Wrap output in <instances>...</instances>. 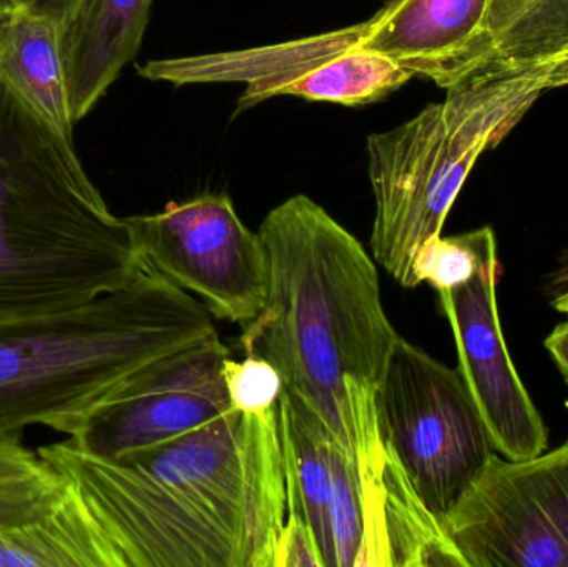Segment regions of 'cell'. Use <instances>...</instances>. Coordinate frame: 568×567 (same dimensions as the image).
Instances as JSON below:
<instances>
[{
  "mask_svg": "<svg viewBox=\"0 0 568 567\" xmlns=\"http://www.w3.org/2000/svg\"><path fill=\"white\" fill-rule=\"evenodd\" d=\"M92 519L105 567H275L286 522L278 406L232 412L142 452L37 449Z\"/></svg>",
  "mask_w": 568,
  "mask_h": 567,
  "instance_id": "1",
  "label": "cell"
},
{
  "mask_svg": "<svg viewBox=\"0 0 568 567\" xmlns=\"http://www.w3.org/2000/svg\"><path fill=\"white\" fill-rule=\"evenodd\" d=\"M10 9H13V7L10 6L7 0H0V17H2L3 13L9 12Z\"/></svg>",
  "mask_w": 568,
  "mask_h": 567,
  "instance_id": "26",
  "label": "cell"
},
{
  "mask_svg": "<svg viewBox=\"0 0 568 567\" xmlns=\"http://www.w3.org/2000/svg\"><path fill=\"white\" fill-rule=\"evenodd\" d=\"M153 0H83L60 27L73 122L82 120L139 53Z\"/></svg>",
  "mask_w": 568,
  "mask_h": 567,
  "instance_id": "13",
  "label": "cell"
},
{
  "mask_svg": "<svg viewBox=\"0 0 568 567\" xmlns=\"http://www.w3.org/2000/svg\"><path fill=\"white\" fill-rule=\"evenodd\" d=\"M222 375L236 412L263 415L278 406L283 379L268 360L246 355L245 360L236 362L230 356L223 363Z\"/></svg>",
  "mask_w": 568,
  "mask_h": 567,
  "instance_id": "20",
  "label": "cell"
},
{
  "mask_svg": "<svg viewBox=\"0 0 568 567\" xmlns=\"http://www.w3.org/2000/svg\"><path fill=\"white\" fill-rule=\"evenodd\" d=\"M557 285H559L560 288L568 286V255L567 259L564 260L562 269L559 270V275H557Z\"/></svg>",
  "mask_w": 568,
  "mask_h": 567,
  "instance_id": "25",
  "label": "cell"
},
{
  "mask_svg": "<svg viewBox=\"0 0 568 567\" xmlns=\"http://www.w3.org/2000/svg\"><path fill=\"white\" fill-rule=\"evenodd\" d=\"M376 412L381 439L443 522L497 453L463 376L397 336L377 388Z\"/></svg>",
  "mask_w": 568,
  "mask_h": 567,
  "instance_id": "6",
  "label": "cell"
},
{
  "mask_svg": "<svg viewBox=\"0 0 568 567\" xmlns=\"http://www.w3.org/2000/svg\"><path fill=\"white\" fill-rule=\"evenodd\" d=\"M549 355L556 362L560 375L564 376L568 386V320L567 322L559 323L556 328L550 332L544 342Z\"/></svg>",
  "mask_w": 568,
  "mask_h": 567,
  "instance_id": "23",
  "label": "cell"
},
{
  "mask_svg": "<svg viewBox=\"0 0 568 567\" xmlns=\"http://www.w3.org/2000/svg\"><path fill=\"white\" fill-rule=\"evenodd\" d=\"M552 306L557 312L566 313V315H568V286L560 288V292L554 296Z\"/></svg>",
  "mask_w": 568,
  "mask_h": 567,
  "instance_id": "24",
  "label": "cell"
},
{
  "mask_svg": "<svg viewBox=\"0 0 568 567\" xmlns=\"http://www.w3.org/2000/svg\"><path fill=\"white\" fill-rule=\"evenodd\" d=\"M230 356L219 335L160 360L69 438L90 455L120 458L215 422L233 409L222 375Z\"/></svg>",
  "mask_w": 568,
  "mask_h": 567,
  "instance_id": "10",
  "label": "cell"
},
{
  "mask_svg": "<svg viewBox=\"0 0 568 567\" xmlns=\"http://www.w3.org/2000/svg\"><path fill=\"white\" fill-rule=\"evenodd\" d=\"M499 263L497 240L490 226L427 240L410 263L406 288L429 283L437 293L457 288L479 275L484 269Z\"/></svg>",
  "mask_w": 568,
  "mask_h": 567,
  "instance_id": "19",
  "label": "cell"
},
{
  "mask_svg": "<svg viewBox=\"0 0 568 567\" xmlns=\"http://www.w3.org/2000/svg\"><path fill=\"white\" fill-rule=\"evenodd\" d=\"M568 50V0H490L479 73L552 59Z\"/></svg>",
  "mask_w": 568,
  "mask_h": 567,
  "instance_id": "16",
  "label": "cell"
},
{
  "mask_svg": "<svg viewBox=\"0 0 568 567\" xmlns=\"http://www.w3.org/2000/svg\"><path fill=\"white\" fill-rule=\"evenodd\" d=\"M219 336L212 313L143 265L135 282L60 312L0 322V436H73L139 373Z\"/></svg>",
  "mask_w": 568,
  "mask_h": 567,
  "instance_id": "4",
  "label": "cell"
},
{
  "mask_svg": "<svg viewBox=\"0 0 568 567\" xmlns=\"http://www.w3.org/2000/svg\"><path fill=\"white\" fill-rule=\"evenodd\" d=\"M67 493L63 476L19 438L0 436V529L52 512Z\"/></svg>",
  "mask_w": 568,
  "mask_h": 567,
  "instance_id": "18",
  "label": "cell"
},
{
  "mask_svg": "<svg viewBox=\"0 0 568 567\" xmlns=\"http://www.w3.org/2000/svg\"><path fill=\"white\" fill-rule=\"evenodd\" d=\"M125 220L143 265L199 296L213 316L245 325L262 312V240L242 222L230 196L206 193Z\"/></svg>",
  "mask_w": 568,
  "mask_h": 567,
  "instance_id": "9",
  "label": "cell"
},
{
  "mask_svg": "<svg viewBox=\"0 0 568 567\" xmlns=\"http://www.w3.org/2000/svg\"><path fill=\"white\" fill-rule=\"evenodd\" d=\"M0 567H105L92 519L69 483L52 512L0 529Z\"/></svg>",
  "mask_w": 568,
  "mask_h": 567,
  "instance_id": "15",
  "label": "cell"
},
{
  "mask_svg": "<svg viewBox=\"0 0 568 567\" xmlns=\"http://www.w3.org/2000/svg\"><path fill=\"white\" fill-rule=\"evenodd\" d=\"M139 73L173 85L243 83L239 112L282 95L367 105L413 79L383 55L356 49L347 27L253 49L150 60Z\"/></svg>",
  "mask_w": 568,
  "mask_h": 567,
  "instance_id": "8",
  "label": "cell"
},
{
  "mask_svg": "<svg viewBox=\"0 0 568 567\" xmlns=\"http://www.w3.org/2000/svg\"><path fill=\"white\" fill-rule=\"evenodd\" d=\"M275 567H324L310 526L296 513L286 512Z\"/></svg>",
  "mask_w": 568,
  "mask_h": 567,
  "instance_id": "21",
  "label": "cell"
},
{
  "mask_svg": "<svg viewBox=\"0 0 568 567\" xmlns=\"http://www.w3.org/2000/svg\"><path fill=\"white\" fill-rule=\"evenodd\" d=\"M13 9L33 13V16L47 17L60 27L72 19L73 13L80 9L83 0H7Z\"/></svg>",
  "mask_w": 568,
  "mask_h": 567,
  "instance_id": "22",
  "label": "cell"
},
{
  "mask_svg": "<svg viewBox=\"0 0 568 567\" xmlns=\"http://www.w3.org/2000/svg\"><path fill=\"white\" fill-rule=\"evenodd\" d=\"M384 446V522L390 567H466L440 519L424 505L393 449Z\"/></svg>",
  "mask_w": 568,
  "mask_h": 567,
  "instance_id": "17",
  "label": "cell"
},
{
  "mask_svg": "<svg viewBox=\"0 0 568 567\" xmlns=\"http://www.w3.org/2000/svg\"><path fill=\"white\" fill-rule=\"evenodd\" d=\"M562 87H568V50L473 77L409 122L367 139L376 206L371 250L404 288L414 255L443 233L477 160L499 145L546 93Z\"/></svg>",
  "mask_w": 568,
  "mask_h": 567,
  "instance_id": "5",
  "label": "cell"
},
{
  "mask_svg": "<svg viewBox=\"0 0 568 567\" xmlns=\"http://www.w3.org/2000/svg\"><path fill=\"white\" fill-rule=\"evenodd\" d=\"M266 263L262 312L243 325L245 355L268 360L283 389L310 409L384 502L376 408L357 406L346 382L379 388L397 340L376 265L323 206L294 195L258 230Z\"/></svg>",
  "mask_w": 568,
  "mask_h": 567,
  "instance_id": "2",
  "label": "cell"
},
{
  "mask_svg": "<svg viewBox=\"0 0 568 567\" xmlns=\"http://www.w3.org/2000/svg\"><path fill=\"white\" fill-rule=\"evenodd\" d=\"M489 9L490 0H389L347 29L356 49L449 90L483 65Z\"/></svg>",
  "mask_w": 568,
  "mask_h": 567,
  "instance_id": "12",
  "label": "cell"
},
{
  "mask_svg": "<svg viewBox=\"0 0 568 567\" xmlns=\"http://www.w3.org/2000/svg\"><path fill=\"white\" fill-rule=\"evenodd\" d=\"M0 79L50 126L72 142L73 117L60 50V26L10 9L0 17Z\"/></svg>",
  "mask_w": 568,
  "mask_h": 567,
  "instance_id": "14",
  "label": "cell"
},
{
  "mask_svg": "<svg viewBox=\"0 0 568 567\" xmlns=\"http://www.w3.org/2000/svg\"><path fill=\"white\" fill-rule=\"evenodd\" d=\"M142 272L73 142L0 79V322L83 305Z\"/></svg>",
  "mask_w": 568,
  "mask_h": 567,
  "instance_id": "3",
  "label": "cell"
},
{
  "mask_svg": "<svg viewBox=\"0 0 568 567\" xmlns=\"http://www.w3.org/2000/svg\"><path fill=\"white\" fill-rule=\"evenodd\" d=\"M440 523L466 567H568V436L529 459L494 453Z\"/></svg>",
  "mask_w": 568,
  "mask_h": 567,
  "instance_id": "7",
  "label": "cell"
},
{
  "mask_svg": "<svg viewBox=\"0 0 568 567\" xmlns=\"http://www.w3.org/2000/svg\"><path fill=\"white\" fill-rule=\"evenodd\" d=\"M499 263L470 282L439 292L449 320L463 376L494 448L507 459H529L546 452L549 432L510 358L497 308Z\"/></svg>",
  "mask_w": 568,
  "mask_h": 567,
  "instance_id": "11",
  "label": "cell"
}]
</instances>
